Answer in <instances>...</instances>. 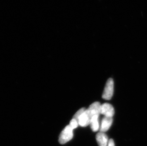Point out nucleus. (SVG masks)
<instances>
[{"label": "nucleus", "mask_w": 147, "mask_h": 146, "mask_svg": "<svg viewBox=\"0 0 147 146\" xmlns=\"http://www.w3.org/2000/svg\"><path fill=\"white\" fill-rule=\"evenodd\" d=\"M78 125H79V123H78V121L77 120H75V119H72V120H71L69 124L70 127L73 130L77 128Z\"/></svg>", "instance_id": "nucleus-10"}, {"label": "nucleus", "mask_w": 147, "mask_h": 146, "mask_svg": "<svg viewBox=\"0 0 147 146\" xmlns=\"http://www.w3.org/2000/svg\"><path fill=\"white\" fill-rule=\"evenodd\" d=\"M85 110H86V109H85L84 108H82L81 109H80L78 111V112H77L74 115L73 119H74L78 121L80 117L81 116V115L85 112Z\"/></svg>", "instance_id": "nucleus-9"}, {"label": "nucleus", "mask_w": 147, "mask_h": 146, "mask_svg": "<svg viewBox=\"0 0 147 146\" xmlns=\"http://www.w3.org/2000/svg\"><path fill=\"white\" fill-rule=\"evenodd\" d=\"M93 115L88 108L86 109L81 116L80 117L78 122L79 125L82 127H86L90 124L91 120Z\"/></svg>", "instance_id": "nucleus-3"}, {"label": "nucleus", "mask_w": 147, "mask_h": 146, "mask_svg": "<svg viewBox=\"0 0 147 146\" xmlns=\"http://www.w3.org/2000/svg\"><path fill=\"white\" fill-rule=\"evenodd\" d=\"M99 116L94 115L92 118L91 122H90V128L93 131H97L100 129V123L98 121Z\"/></svg>", "instance_id": "nucleus-8"}, {"label": "nucleus", "mask_w": 147, "mask_h": 146, "mask_svg": "<svg viewBox=\"0 0 147 146\" xmlns=\"http://www.w3.org/2000/svg\"><path fill=\"white\" fill-rule=\"evenodd\" d=\"M96 139L99 146H107L108 138L104 132H100L96 135Z\"/></svg>", "instance_id": "nucleus-6"}, {"label": "nucleus", "mask_w": 147, "mask_h": 146, "mask_svg": "<svg viewBox=\"0 0 147 146\" xmlns=\"http://www.w3.org/2000/svg\"><path fill=\"white\" fill-rule=\"evenodd\" d=\"M107 146H115L114 141L113 139H110L109 141L108 144Z\"/></svg>", "instance_id": "nucleus-11"}, {"label": "nucleus", "mask_w": 147, "mask_h": 146, "mask_svg": "<svg viewBox=\"0 0 147 146\" xmlns=\"http://www.w3.org/2000/svg\"><path fill=\"white\" fill-rule=\"evenodd\" d=\"M100 106L101 104L100 103L98 102H93L89 106L88 109L90 111V112H92L93 116L94 115H98L100 116Z\"/></svg>", "instance_id": "nucleus-7"}, {"label": "nucleus", "mask_w": 147, "mask_h": 146, "mask_svg": "<svg viewBox=\"0 0 147 146\" xmlns=\"http://www.w3.org/2000/svg\"><path fill=\"white\" fill-rule=\"evenodd\" d=\"M73 130L69 125L67 126L63 131H61V133L60 134L59 138V143L61 144H64L71 141L74 136Z\"/></svg>", "instance_id": "nucleus-1"}, {"label": "nucleus", "mask_w": 147, "mask_h": 146, "mask_svg": "<svg viewBox=\"0 0 147 146\" xmlns=\"http://www.w3.org/2000/svg\"><path fill=\"white\" fill-rule=\"evenodd\" d=\"M114 91V82L112 78H109L107 80L102 94L103 99L106 100L111 99Z\"/></svg>", "instance_id": "nucleus-2"}, {"label": "nucleus", "mask_w": 147, "mask_h": 146, "mask_svg": "<svg viewBox=\"0 0 147 146\" xmlns=\"http://www.w3.org/2000/svg\"><path fill=\"white\" fill-rule=\"evenodd\" d=\"M113 117L104 116L101 121L100 126V132H105L108 131L113 123Z\"/></svg>", "instance_id": "nucleus-5"}, {"label": "nucleus", "mask_w": 147, "mask_h": 146, "mask_svg": "<svg viewBox=\"0 0 147 146\" xmlns=\"http://www.w3.org/2000/svg\"><path fill=\"white\" fill-rule=\"evenodd\" d=\"M114 113V108L110 103H104L101 105L100 109V115L106 117H113Z\"/></svg>", "instance_id": "nucleus-4"}]
</instances>
